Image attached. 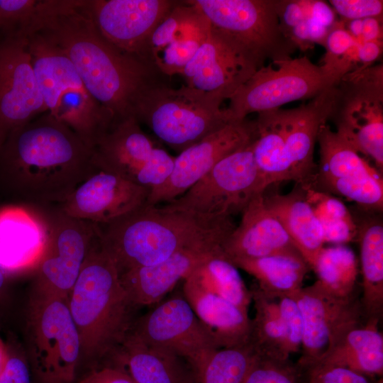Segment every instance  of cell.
<instances>
[{
    "label": "cell",
    "instance_id": "7dc6e473",
    "mask_svg": "<svg viewBox=\"0 0 383 383\" xmlns=\"http://www.w3.org/2000/svg\"><path fill=\"white\" fill-rule=\"evenodd\" d=\"M335 12L328 3L323 1H309V17L330 29L335 23Z\"/></svg>",
    "mask_w": 383,
    "mask_h": 383
},
{
    "label": "cell",
    "instance_id": "f546056e",
    "mask_svg": "<svg viewBox=\"0 0 383 383\" xmlns=\"http://www.w3.org/2000/svg\"><path fill=\"white\" fill-rule=\"evenodd\" d=\"M315 364L382 378L383 335L379 325L365 322L350 329Z\"/></svg>",
    "mask_w": 383,
    "mask_h": 383
},
{
    "label": "cell",
    "instance_id": "7bdbcfd3",
    "mask_svg": "<svg viewBox=\"0 0 383 383\" xmlns=\"http://www.w3.org/2000/svg\"><path fill=\"white\" fill-rule=\"evenodd\" d=\"M329 4L344 21L382 18L383 1L380 0H331Z\"/></svg>",
    "mask_w": 383,
    "mask_h": 383
},
{
    "label": "cell",
    "instance_id": "484cf974",
    "mask_svg": "<svg viewBox=\"0 0 383 383\" xmlns=\"http://www.w3.org/2000/svg\"><path fill=\"white\" fill-rule=\"evenodd\" d=\"M353 215L360 245L362 305L365 322L379 324L383 316V223L382 212L360 209Z\"/></svg>",
    "mask_w": 383,
    "mask_h": 383
},
{
    "label": "cell",
    "instance_id": "60d3db41",
    "mask_svg": "<svg viewBox=\"0 0 383 383\" xmlns=\"http://www.w3.org/2000/svg\"><path fill=\"white\" fill-rule=\"evenodd\" d=\"M307 383H383L382 378L370 377L345 368L315 364L305 370Z\"/></svg>",
    "mask_w": 383,
    "mask_h": 383
},
{
    "label": "cell",
    "instance_id": "8fae6325",
    "mask_svg": "<svg viewBox=\"0 0 383 383\" xmlns=\"http://www.w3.org/2000/svg\"><path fill=\"white\" fill-rule=\"evenodd\" d=\"M33 207L45 228L33 293L68 299L87 255L99 239L98 225L71 217L58 206Z\"/></svg>",
    "mask_w": 383,
    "mask_h": 383
},
{
    "label": "cell",
    "instance_id": "f5cc1de1",
    "mask_svg": "<svg viewBox=\"0 0 383 383\" xmlns=\"http://www.w3.org/2000/svg\"><path fill=\"white\" fill-rule=\"evenodd\" d=\"M7 135H8V133L6 132V131L3 128V127L0 124V151L1 150V148L5 142V140Z\"/></svg>",
    "mask_w": 383,
    "mask_h": 383
},
{
    "label": "cell",
    "instance_id": "681fc988",
    "mask_svg": "<svg viewBox=\"0 0 383 383\" xmlns=\"http://www.w3.org/2000/svg\"><path fill=\"white\" fill-rule=\"evenodd\" d=\"M382 18L370 17L362 19L360 42L382 41Z\"/></svg>",
    "mask_w": 383,
    "mask_h": 383
},
{
    "label": "cell",
    "instance_id": "d6a6232c",
    "mask_svg": "<svg viewBox=\"0 0 383 383\" xmlns=\"http://www.w3.org/2000/svg\"><path fill=\"white\" fill-rule=\"evenodd\" d=\"M187 278L203 289L248 311L252 303L250 290L222 249L204 259Z\"/></svg>",
    "mask_w": 383,
    "mask_h": 383
},
{
    "label": "cell",
    "instance_id": "5bb4252c",
    "mask_svg": "<svg viewBox=\"0 0 383 383\" xmlns=\"http://www.w3.org/2000/svg\"><path fill=\"white\" fill-rule=\"evenodd\" d=\"M130 335L146 345L172 352L187 360L198 379L218 347L182 292L161 301L137 318Z\"/></svg>",
    "mask_w": 383,
    "mask_h": 383
},
{
    "label": "cell",
    "instance_id": "f6af8a7d",
    "mask_svg": "<svg viewBox=\"0 0 383 383\" xmlns=\"http://www.w3.org/2000/svg\"><path fill=\"white\" fill-rule=\"evenodd\" d=\"M30 365L23 357L10 353L0 372V383H33Z\"/></svg>",
    "mask_w": 383,
    "mask_h": 383
},
{
    "label": "cell",
    "instance_id": "836d02e7",
    "mask_svg": "<svg viewBox=\"0 0 383 383\" xmlns=\"http://www.w3.org/2000/svg\"><path fill=\"white\" fill-rule=\"evenodd\" d=\"M255 309L250 342L260 355L287 359L291 355L277 299L265 296L256 286L250 289Z\"/></svg>",
    "mask_w": 383,
    "mask_h": 383
},
{
    "label": "cell",
    "instance_id": "8d00e7d4",
    "mask_svg": "<svg viewBox=\"0 0 383 383\" xmlns=\"http://www.w3.org/2000/svg\"><path fill=\"white\" fill-rule=\"evenodd\" d=\"M301 187L321 225L325 243L345 245L356 240L354 217L343 202L311 184Z\"/></svg>",
    "mask_w": 383,
    "mask_h": 383
},
{
    "label": "cell",
    "instance_id": "ee69618b",
    "mask_svg": "<svg viewBox=\"0 0 383 383\" xmlns=\"http://www.w3.org/2000/svg\"><path fill=\"white\" fill-rule=\"evenodd\" d=\"M309 7L308 0H278V16L281 27L287 36L292 28L309 17Z\"/></svg>",
    "mask_w": 383,
    "mask_h": 383
},
{
    "label": "cell",
    "instance_id": "d6986e66",
    "mask_svg": "<svg viewBox=\"0 0 383 383\" xmlns=\"http://www.w3.org/2000/svg\"><path fill=\"white\" fill-rule=\"evenodd\" d=\"M210 33L209 20L192 0L176 1L150 38V58L165 76L181 74Z\"/></svg>",
    "mask_w": 383,
    "mask_h": 383
},
{
    "label": "cell",
    "instance_id": "e575fe53",
    "mask_svg": "<svg viewBox=\"0 0 383 383\" xmlns=\"http://www.w3.org/2000/svg\"><path fill=\"white\" fill-rule=\"evenodd\" d=\"M317 143L319 145L320 165L313 182L326 179L380 173L327 123L321 127Z\"/></svg>",
    "mask_w": 383,
    "mask_h": 383
},
{
    "label": "cell",
    "instance_id": "f1b7e54d",
    "mask_svg": "<svg viewBox=\"0 0 383 383\" xmlns=\"http://www.w3.org/2000/svg\"><path fill=\"white\" fill-rule=\"evenodd\" d=\"M45 241L44 223L34 209L0 214V268L14 270L38 264Z\"/></svg>",
    "mask_w": 383,
    "mask_h": 383
},
{
    "label": "cell",
    "instance_id": "ba28073f",
    "mask_svg": "<svg viewBox=\"0 0 383 383\" xmlns=\"http://www.w3.org/2000/svg\"><path fill=\"white\" fill-rule=\"evenodd\" d=\"M26 334L35 383H74L79 368L80 339L68 299L33 293Z\"/></svg>",
    "mask_w": 383,
    "mask_h": 383
},
{
    "label": "cell",
    "instance_id": "30bf717a",
    "mask_svg": "<svg viewBox=\"0 0 383 383\" xmlns=\"http://www.w3.org/2000/svg\"><path fill=\"white\" fill-rule=\"evenodd\" d=\"M218 162L167 208L210 220L231 218L241 213L253 197L265 192L253 155V143Z\"/></svg>",
    "mask_w": 383,
    "mask_h": 383
},
{
    "label": "cell",
    "instance_id": "8992f818",
    "mask_svg": "<svg viewBox=\"0 0 383 383\" xmlns=\"http://www.w3.org/2000/svg\"><path fill=\"white\" fill-rule=\"evenodd\" d=\"M223 101L187 85L172 88L162 80L144 91L136 105L134 118L146 125L162 142L181 152L234 121L226 109L221 107Z\"/></svg>",
    "mask_w": 383,
    "mask_h": 383
},
{
    "label": "cell",
    "instance_id": "4dcf8cb0",
    "mask_svg": "<svg viewBox=\"0 0 383 383\" xmlns=\"http://www.w3.org/2000/svg\"><path fill=\"white\" fill-rule=\"evenodd\" d=\"M231 262L252 276L260 290L273 299L296 294L303 287L304 277L311 270L298 251Z\"/></svg>",
    "mask_w": 383,
    "mask_h": 383
},
{
    "label": "cell",
    "instance_id": "7a4b0ae2",
    "mask_svg": "<svg viewBox=\"0 0 383 383\" xmlns=\"http://www.w3.org/2000/svg\"><path fill=\"white\" fill-rule=\"evenodd\" d=\"M92 155L71 128L45 112L9 133L0 151L1 172L30 206L60 204L100 171Z\"/></svg>",
    "mask_w": 383,
    "mask_h": 383
},
{
    "label": "cell",
    "instance_id": "c3c4849f",
    "mask_svg": "<svg viewBox=\"0 0 383 383\" xmlns=\"http://www.w3.org/2000/svg\"><path fill=\"white\" fill-rule=\"evenodd\" d=\"M382 41L360 42L357 48V58L362 67H368L381 55Z\"/></svg>",
    "mask_w": 383,
    "mask_h": 383
},
{
    "label": "cell",
    "instance_id": "f907efd6",
    "mask_svg": "<svg viewBox=\"0 0 383 383\" xmlns=\"http://www.w3.org/2000/svg\"><path fill=\"white\" fill-rule=\"evenodd\" d=\"M306 22L311 43L324 45L329 29L310 18H306Z\"/></svg>",
    "mask_w": 383,
    "mask_h": 383
},
{
    "label": "cell",
    "instance_id": "b9f144b4",
    "mask_svg": "<svg viewBox=\"0 0 383 383\" xmlns=\"http://www.w3.org/2000/svg\"><path fill=\"white\" fill-rule=\"evenodd\" d=\"M281 316L285 327L287 343L290 354L301 350L304 323L299 308L291 296L277 299Z\"/></svg>",
    "mask_w": 383,
    "mask_h": 383
},
{
    "label": "cell",
    "instance_id": "74e56055",
    "mask_svg": "<svg viewBox=\"0 0 383 383\" xmlns=\"http://www.w3.org/2000/svg\"><path fill=\"white\" fill-rule=\"evenodd\" d=\"M259 356L248 343L215 350L207 359L199 377V383H243Z\"/></svg>",
    "mask_w": 383,
    "mask_h": 383
},
{
    "label": "cell",
    "instance_id": "d590c367",
    "mask_svg": "<svg viewBox=\"0 0 383 383\" xmlns=\"http://www.w3.org/2000/svg\"><path fill=\"white\" fill-rule=\"evenodd\" d=\"M311 270L322 287L335 296L345 298L360 293L357 282L358 260L346 245L323 247Z\"/></svg>",
    "mask_w": 383,
    "mask_h": 383
},
{
    "label": "cell",
    "instance_id": "816d5d0a",
    "mask_svg": "<svg viewBox=\"0 0 383 383\" xmlns=\"http://www.w3.org/2000/svg\"><path fill=\"white\" fill-rule=\"evenodd\" d=\"M8 356L9 351L0 338V372L6 363Z\"/></svg>",
    "mask_w": 383,
    "mask_h": 383
},
{
    "label": "cell",
    "instance_id": "7402d4cb",
    "mask_svg": "<svg viewBox=\"0 0 383 383\" xmlns=\"http://www.w3.org/2000/svg\"><path fill=\"white\" fill-rule=\"evenodd\" d=\"M336 96V84L324 90L306 104L282 109L285 144L293 181L311 184L315 177L313 152L321 127L331 118Z\"/></svg>",
    "mask_w": 383,
    "mask_h": 383
},
{
    "label": "cell",
    "instance_id": "2e32d148",
    "mask_svg": "<svg viewBox=\"0 0 383 383\" xmlns=\"http://www.w3.org/2000/svg\"><path fill=\"white\" fill-rule=\"evenodd\" d=\"M47 112L22 30L0 40V124L9 133Z\"/></svg>",
    "mask_w": 383,
    "mask_h": 383
},
{
    "label": "cell",
    "instance_id": "d4e9b609",
    "mask_svg": "<svg viewBox=\"0 0 383 383\" xmlns=\"http://www.w3.org/2000/svg\"><path fill=\"white\" fill-rule=\"evenodd\" d=\"M108 365L121 368L137 383H199L189 362L129 335Z\"/></svg>",
    "mask_w": 383,
    "mask_h": 383
},
{
    "label": "cell",
    "instance_id": "83f0119b",
    "mask_svg": "<svg viewBox=\"0 0 383 383\" xmlns=\"http://www.w3.org/2000/svg\"><path fill=\"white\" fill-rule=\"evenodd\" d=\"M289 193L267 195L264 201L280 222L296 249L312 268L316 258L324 247L321 225L299 184Z\"/></svg>",
    "mask_w": 383,
    "mask_h": 383
},
{
    "label": "cell",
    "instance_id": "6da1fadb",
    "mask_svg": "<svg viewBox=\"0 0 383 383\" xmlns=\"http://www.w3.org/2000/svg\"><path fill=\"white\" fill-rule=\"evenodd\" d=\"M23 30L41 35L63 52L114 122L134 118L144 91L163 80L154 64L123 52L102 35L87 0H40Z\"/></svg>",
    "mask_w": 383,
    "mask_h": 383
},
{
    "label": "cell",
    "instance_id": "4fadbf2b",
    "mask_svg": "<svg viewBox=\"0 0 383 383\" xmlns=\"http://www.w3.org/2000/svg\"><path fill=\"white\" fill-rule=\"evenodd\" d=\"M175 157L156 145L134 118L114 122L93 149L94 164L150 190L172 172Z\"/></svg>",
    "mask_w": 383,
    "mask_h": 383
},
{
    "label": "cell",
    "instance_id": "9a60e30c",
    "mask_svg": "<svg viewBox=\"0 0 383 383\" xmlns=\"http://www.w3.org/2000/svg\"><path fill=\"white\" fill-rule=\"evenodd\" d=\"M291 296L303 319L301 357L296 362L304 371L318 362L348 331L365 323L360 293L338 297L316 280Z\"/></svg>",
    "mask_w": 383,
    "mask_h": 383
},
{
    "label": "cell",
    "instance_id": "f35d334b",
    "mask_svg": "<svg viewBox=\"0 0 383 383\" xmlns=\"http://www.w3.org/2000/svg\"><path fill=\"white\" fill-rule=\"evenodd\" d=\"M318 184L321 185V189L324 188L327 192L355 202L360 209L382 212L383 179L380 173L326 179L315 181L312 185Z\"/></svg>",
    "mask_w": 383,
    "mask_h": 383
},
{
    "label": "cell",
    "instance_id": "7c38bea8",
    "mask_svg": "<svg viewBox=\"0 0 383 383\" xmlns=\"http://www.w3.org/2000/svg\"><path fill=\"white\" fill-rule=\"evenodd\" d=\"M331 118L343 139L383 170V67H357L336 84Z\"/></svg>",
    "mask_w": 383,
    "mask_h": 383
},
{
    "label": "cell",
    "instance_id": "5b68a950",
    "mask_svg": "<svg viewBox=\"0 0 383 383\" xmlns=\"http://www.w3.org/2000/svg\"><path fill=\"white\" fill-rule=\"evenodd\" d=\"M25 32L45 106L93 150L113 123L112 116L91 96L74 67L53 43Z\"/></svg>",
    "mask_w": 383,
    "mask_h": 383
},
{
    "label": "cell",
    "instance_id": "52a82bcc",
    "mask_svg": "<svg viewBox=\"0 0 383 383\" xmlns=\"http://www.w3.org/2000/svg\"><path fill=\"white\" fill-rule=\"evenodd\" d=\"M221 36L257 70L267 60L292 58L296 47L283 31L278 0H192Z\"/></svg>",
    "mask_w": 383,
    "mask_h": 383
},
{
    "label": "cell",
    "instance_id": "cb8c5ba5",
    "mask_svg": "<svg viewBox=\"0 0 383 383\" xmlns=\"http://www.w3.org/2000/svg\"><path fill=\"white\" fill-rule=\"evenodd\" d=\"M220 250H183L157 264L123 272L120 280L137 308L157 304L204 259Z\"/></svg>",
    "mask_w": 383,
    "mask_h": 383
},
{
    "label": "cell",
    "instance_id": "3957f363",
    "mask_svg": "<svg viewBox=\"0 0 383 383\" xmlns=\"http://www.w3.org/2000/svg\"><path fill=\"white\" fill-rule=\"evenodd\" d=\"M97 225L100 245L119 275L157 264L183 250H219L235 227L231 218L210 220L147 204Z\"/></svg>",
    "mask_w": 383,
    "mask_h": 383
},
{
    "label": "cell",
    "instance_id": "db71d44e",
    "mask_svg": "<svg viewBox=\"0 0 383 383\" xmlns=\"http://www.w3.org/2000/svg\"><path fill=\"white\" fill-rule=\"evenodd\" d=\"M5 283V274L3 270L0 268V290L4 287Z\"/></svg>",
    "mask_w": 383,
    "mask_h": 383
},
{
    "label": "cell",
    "instance_id": "277c9868",
    "mask_svg": "<svg viewBox=\"0 0 383 383\" xmlns=\"http://www.w3.org/2000/svg\"><path fill=\"white\" fill-rule=\"evenodd\" d=\"M88 371L109 362L130 335L138 309L123 287L117 268L96 241L68 296Z\"/></svg>",
    "mask_w": 383,
    "mask_h": 383
},
{
    "label": "cell",
    "instance_id": "ffe728a7",
    "mask_svg": "<svg viewBox=\"0 0 383 383\" xmlns=\"http://www.w3.org/2000/svg\"><path fill=\"white\" fill-rule=\"evenodd\" d=\"M150 191L100 170L77 187L58 206L71 217L104 224L145 204Z\"/></svg>",
    "mask_w": 383,
    "mask_h": 383
},
{
    "label": "cell",
    "instance_id": "bcb514c9",
    "mask_svg": "<svg viewBox=\"0 0 383 383\" xmlns=\"http://www.w3.org/2000/svg\"><path fill=\"white\" fill-rule=\"evenodd\" d=\"M78 383H137L120 367L104 365L87 371Z\"/></svg>",
    "mask_w": 383,
    "mask_h": 383
},
{
    "label": "cell",
    "instance_id": "ac0fdd59",
    "mask_svg": "<svg viewBox=\"0 0 383 383\" xmlns=\"http://www.w3.org/2000/svg\"><path fill=\"white\" fill-rule=\"evenodd\" d=\"M102 35L123 52L153 64L150 38L173 0H87ZM156 67V66H155Z\"/></svg>",
    "mask_w": 383,
    "mask_h": 383
},
{
    "label": "cell",
    "instance_id": "1f68e13d",
    "mask_svg": "<svg viewBox=\"0 0 383 383\" xmlns=\"http://www.w3.org/2000/svg\"><path fill=\"white\" fill-rule=\"evenodd\" d=\"M255 122L257 136L252 151L265 190L277 183L293 181L282 126V109L260 113Z\"/></svg>",
    "mask_w": 383,
    "mask_h": 383
},
{
    "label": "cell",
    "instance_id": "44dd1931",
    "mask_svg": "<svg viewBox=\"0 0 383 383\" xmlns=\"http://www.w3.org/2000/svg\"><path fill=\"white\" fill-rule=\"evenodd\" d=\"M257 69L221 36L211 29L208 39L199 48L182 72L187 86L229 98Z\"/></svg>",
    "mask_w": 383,
    "mask_h": 383
},
{
    "label": "cell",
    "instance_id": "ab89813d",
    "mask_svg": "<svg viewBox=\"0 0 383 383\" xmlns=\"http://www.w3.org/2000/svg\"><path fill=\"white\" fill-rule=\"evenodd\" d=\"M305 382V372L297 362L259 355L243 383Z\"/></svg>",
    "mask_w": 383,
    "mask_h": 383
},
{
    "label": "cell",
    "instance_id": "603a6c76",
    "mask_svg": "<svg viewBox=\"0 0 383 383\" xmlns=\"http://www.w3.org/2000/svg\"><path fill=\"white\" fill-rule=\"evenodd\" d=\"M241 214L239 225L235 226L221 248L230 261L298 251L266 206L263 193L253 197Z\"/></svg>",
    "mask_w": 383,
    "mask_h": 383
},
{
    "label": "cell",
    "instance_id": "e0dca14e",
    "mask_svg": "<svg viewBox=\"0 0 383 383\" xmlns=\"http://www.w3.org/2000/svg\"><path fill=\"white\" fill-rule=\"evenodd\" d=\"M257 136L255 121L245 118L229 123L184 150L175 157L167 180L150 191L146 204L157 206L180 196L222 159L250 144Z\"/></svg>",
    "mask_w": 383,
    "mask_h": 383
},
{
    "label": "cell",
    "instance_id": "4316f807",
    "mask_svg": "<svg viewBox=\"0 0 383 383\" xmlns=\"http://www.w3.org/2000/svg\"><path fill=\"white\" fill-rule=\"evenodd\" d=\"M182 293L218 348L249 342L251 318L248 311L203 289L188 278L183 280Z\"/></svg>",
    "mask_w": 383,
    "mask_h": 383
},
{
    "label": "cell",
    "instance_id": "9c48e42d",
    "mask_svg": "<svg viewBox=\"0 0 383 383\" xmlns=\"http://www.w3.org/2000/svg\"><path fill=\"white\" fill-rule=\"evenodd\" d=\"M340 79L306 56L275 61L257 70L229 98L226 108L232 121L252 113L279 109L287 103L313 99Z\"/></svg>",
    "mask_w": 383,
    "mask_h": 383
}]
</instances>
